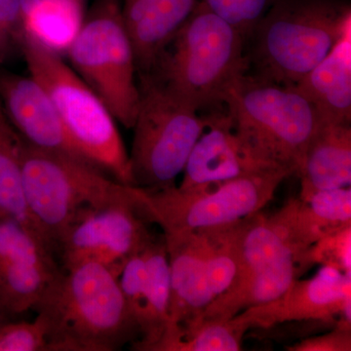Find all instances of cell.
I'll return each mask as SVG.
<instances>
[{"mask_svg":"<svg viewBox=\"0 0 351 351\" xmlns=\"http://www.w3.org/2000/svg\"><path fill=\"white\" fill-rule=\"evenodd\" d=\"M60 271L34 311L47 328L48 351H113L140 336L119 276L84 263Z\"/></svg>","mask_w":351,"mask_h":351,"instance_id":"cell-1","label":"cell"},{"mask_svg":"<svg viewBox=\"0 0 351 351\" xmlns=\"http://www.w3.org/2000/svg\"><path fill=\"white\" fill-rule=\"evenodd\" d=\"M351 27L343 0H276L252 34L248 73L295 86Z\"/></svg>","mask_w":351,"mask_h":351,"instance_id":"cell-2","label":"cell"},{"mask_svg":"<svg viewBox=\"0 0 351 351\" xmlns=\"http://www.w3.org/2000/svg\"><path fill=\"white\" fill-rule=\"evenodd\" d=\"M246 45L234 27L199 0L147 75L198 112H211L223 107L226 87L248 71Z\"/></svg>","mask_w":351,"mask_h":351,"instance_id":"cell-3","label":"cell"},{"mask_svg":"<svg viewBox=\"0 0 351 351\" xmlns=\"http://www.w3.org/2000/svg\"><path fill=\"white\" fill-rule=\"evenodd\" d=\"M221 103L233 128L256 156L299 174L322 122L304 95L246 71L226 87Z\"/></svg>","mask_w":351,"mask_h":351,"instance_id":"cell-4","label":"cell"},{"mask_svg":"<svg viewBox=\"0 0 351 351\" xmlns=\"http://www.w3.org/2000/svg\"><path fill=\"white\" fill-rule=\"evenodd\" d=\"M20 49L29 75L38 80L56 108L76 149L88 163L134 186L130 160L117 120L62 54L24 32Z\"/></svg>","mask_w":351,"mask_h":351,"instance_id":"cell-5","label":"cell"},{"mask_svg":"<svg viewBox=\"0 0 351 351\" xmlns=\"http://www.w3.org/2000/svg\"><path fill=\"white\" fill-rule=\"evenodd\" d=\"M21 162L27 207L53 252L85 212L101 209L133 195L134 186L110 179L86 161L43 151L23 138Z\"/></svg>","mask_w":351,"mask_h":351,"instance_id":"cell-6","label":"cell"},{"mask_svg":"<svg viewBox=\"0 0 351 351\" xmlns=\"http://www.w3.org/2000/svg\"><path fill=\"white\" fill-rule=\"evenodd\" d=\"M140 105L129 154L134 186H176L189 154L207 125L206 114L176 96L149 75H141Z\"/></svg>","mask_w":351,"mask_h":351,"instance_id":"cell-7","label":"cell"},{"mask_svg":"<svg viewBox=\"0 0 351 351\" xmlns=\"http://www.w3.org/2000/svg\"><path fill=\"white\" fill-rule=\"evenodd\" d=\"M292 173L276 168L189 189L136 186L138 210L164 234L197 232L237 223L260 212Z\"/></svg>","mask_w":351,"mask_h":351,"instance_id":"cell-8","label":"cell"},{"mask_svg":"<svg viewBox=\"0 0 351 351\" xmlns=\"http://www.w3.org/2000/svg\"><path fill=\"white\" fill-rule=\"evenodd\" d=\"M69 64L117 122L132 129L140 105L135 53L120 0H95L66 50Z\"/></svg>","mask_w":351,"mask_h":351,"instance_id":"cell-9","label":"cell"},{"mask_svg":"<svg viewBox=\"0 0 351 351\" xmlns=\"http://www.w3.org/2000/svg\"><path fill=\"white\" fill-rule=\"evenodd\" d=\"M145 221L138 210L136 186L128 199L85 212L58 245L64 269L97 263L119 277L127 261L154 239Z\"/></svg>","mask_w":351,"mask_h":351,"instance_id":"cell-10","label":"cell"},{"mask_svg":"<svg viewBox=\"0 0 351 351\" xmlns=\"http://www.w3.org/2000/svg\"><path fill=\"white\" fill-rule=\"evenodd\" d=\"M251 329H269L283 323L327 321L337 317L351 325V276L323 265L313 278L295 279L274 301L240 313Z\"/></svg>","mask_w":351,"mask_h":351,"instance_id":"cell-11","label":"cell"},{"mask_svg":"<svg viewBox=\"0 0 351 351\" xmlns=\"http://www.w3.org/2000/svg\"><path fill=\"white\" fill-rule=\"evenodd\" d=\"M205 114L207 125L189 154L178 188L193 189L280 168L252 152L233 128L225 107Z\"/></svg>","mask_w":351,"mask_h":351,"instance_id":"cell-12","label":"cell"},{"mask_svg":"<svg viewBox=\"0 0 351 351\" xmlns=\"http://www.w3.org/2000/svg\"><path fill=\"white\" fill-rule=\"evenodd\" d=\"M0 104L27 144L86 161L69 138L47 92L32 76L0 73Z\"/></svg>","mask_w":351,"mask_h":351,"instance_id":"cell-13","label":"cell"},{"mask_svg":"<svg viewBox=\"0 0 351 351\" xmlns=\"http://www.w3.org/2000/svg\"><path fill=\"white\" fill-rule=\"evenodd\" d=\"M164 241L169 261L171 284L167 329L186 328L193 324L213 301L206 285V232L168 233L164 234Z\"/></svg>","mask_w":351,"mask_h":351,"instance_id":"cell-14","label":"cell"},{"mask_svg":"<svg viewBox=\"0 0 351 351\" xmlns=\"http://www.w3.org/2000/svg\"><path fill=\"white\" fill-rule=\"evenodd\" d=\"M199 0H124L122 16L140 75L151 73Z\"/></svg>","mask_w":351,"mask_h":351,"instance_id":"cell-15","label":"cell"},{"mask_svg":"<svg viewBox=\"0 0 351 351\" xmlns=\"http://www.w3.org/2000/svg\"><path fill=\"white\" fill-rule=\"evenodd\" d=\"M322 120L351 122V27L323 61L295 86Z\"/></svg>","mask_w":351,"mask_h":351,"instance_id":"cell-16","label":"cell"},{"mask_svg":"<svg viewBox=\"0 0 351 351\" xmlns=\"http://www.w3.org/2000/svg\"><path fill=\"white\" fill-rule=\"evenodd\" d=\"M301 195L351 184L350 123L322 120L307 147L299 174Z\"/></svg>","mask_w":351,"mask_h":351,"instance_id":"cell-17","label":"cell"},{"mask_svg":"<svg viewBox=\"0 0 351 351\" xmlns=\"http://www.w3.org/2000/svg\"><path fill=\"white\" fill-rule=\"evenodd\" d=\"M302 270L297 258H289L253 274L235 277L230 287L214 299L191 325L204 321L228 320L250 307L274 301L287 290Z\"/></svg>","mask_w":351,"mask_h":351,"instance_id":"cell-18","label":"cell"},{"mask_svg":"<svg viewBox=\"0 0 351 351\" xmlns=\"http://www.w3.org/2000/svg\"><path fill=\"white\" fill-rule=\"evenodd\" d=\"M147 281L140 336L133 348L151 351L169 326L170 269L165 241L152 239L145 248Z\"/></svg>","mask_w":351,"mask_h":351,"instance_id":"cell-19","label":"cell"},{"mask_svg":"<svg viewBox=\"0 0 351 351\" xmlns=\"http://www.w3.org/2000/svg\"><path fill=\"white\" fill-rule=\"evenodd\" d=\"M85 0H21L23 29L56 52H66L85 18Z\"/></svg>","mask_w":351,"mask_h":351,"instance_id":"cell-20","label":"cell"},{"mask_svg":"<svg viewBox=\"0 0 351 351\" xmlns=\"http://www.w3.org/2000/svg\"><path fill=\"white\" fill-rule=\"evenodd\" d=\"M21 145L22 138L7 119L0 104V212L20 221L54 254L27 207L23 184Z\"/></svg>","mask_w":351,"mask_h":351,"instance_id":"cell-21","label":"cell"},{"mask_svg":"<svg viewBox=\"0 0 351 351\" xmlns=\"http://www.w3.org/2000/svg\"><path fill=\"white\" fill-rule=\"evenodd\" d=\"M295 223L307 246L351 226V189H324L294 198Z\"/></svg>","mask_w":351,"mask_h":351,"instance_id":"cell-22","label":"cell"},{"mask_svg":"<svg viewBox=\"0 0 351 351\" xmlns=\"http://www.w3.org/2000/svg\"><path fill=\"white\" fill-rule=\"evenodd\" d=\"M249 330L250 325L241 313L228 320L172 327L151 351H239Z\"/></svg>","mask_w":351,"mask_h":351,"instance_id":"cell-23","label":"cell"},{"mask_svg":"<svg viewBox=\"0 0 351 351\" xmlns=\"http://www.w3.org/2000/svg\"><path fill=\"white\" fill-rule=\"evenodd\" d=\"M60 271L34 263L0 265V308L8 317L34 309Z\"/></svg>","mask_w":351,"mask_h":351,"instance_id":"cell-24","label":"cell"},{"mask_svg":"<svg viewBox=\"0 0 351 351\" xmlns=\"http://www.w3.org/2000/svg\"><path fill=\"white\" fill-rule=\"evenodd\" d=\"M242 219L204 230L208 239L206 285L212 300L230 287L239 271V237Z\"/></svg>","mask_w":351,"mask_h":351,"instance_id":"cell-25","label":"cell"},{"mask_svg":"<svg viewBox=\"0 0 351 351\" xmlns=\"http://www.w3.org/2000/svg\"><path fill=\"white\" fill-rule=\"evenodd\" d=\"M34 263L57 267L47 248L24 225L0 212V265Z\"/></svg>","mask_w":351,"mask_h":351,"instance_id":"cell-26","label":"cell"},{"mask_svg":"<svg viewBox=\"0 0 351 351\" xmlns=\"http://www.w3.org/2000/svg\"><path fill=\"white\" fill-rule=\"evenodd\" d=\"M211 12L243 36L247 44L263 16L276 0H200Z\"/></svg>","mask_w":351,"mask_h":351,"instance_id":"cell-27","label":"cell"},{"mask_svg":"<svg viewBox=\"0 0 351 351\" xmlns=\"http://www.w3.org/2000/svg\"><path fill=\"white\" fill-rule=\"evenodd\" d=\"M351 226L326 235L307 249L302 258V269L322 263L351 276Z\"/></svg>","mask_w":351,"mask_h":351,"instance_id":"cell-28","label":"cell"},{"mask_svg":"<svg viewBox=\"0 0 351 351\" xmlns=\"http://www.w3.org/2000/svg\"><path fill=\"white\" fill-rule=\"evenodd\" d=\"M0 351H48L47 328L40 316L32 322L0 324Z\"/></svg>","mask_w":351,"mask_h":351,"instance_id":"cell-29","label":"cell"},{"mask_svg":"<svg viewBox=\"0 0 351 351\" xmlns=\"http://www.w3.org/2000/svg\"><path fill=\"white\" fill-rule=\"evenodd\" d=\"M145 250V249H144ZM144 250L132 256L119 277L120 288L128 307L129 313L138 325L140 332L141 320L144 309L147 265Z\"/></svg>","mask_w":351,"mask_h":351,"instance_id":"cell-30","label":"cell"},{"mask_svg":"<svg viewBox=\"0 0 351 351\" xmlns=\"http://www.w3.org/2000/svg\"><path fill=\"white\" fill-rule=\"evenodd\" d=\"M21 0H0V60L22 40Z\"/></svg>","mask_w":351,"mask_h":351,"instance_id":"cell-31","label":"cell"},{"mask_svg":"<svg viewBox=\"0 0 351 351\" xmlns=\"http://www.w3.org/2000/svg\"><path fill=\"white\" fill-rule=\"evenodd\" d=\"M289 351H350L351 327L339 322L331 332L301 339L286 346Z\"/></svg>","mask_w":351,"mask_h":351,"instance_id":"cell-32","label":"cell"},{"mask_svg":"<svg viewBox=\"0 0 351 351\" xmlns=\"http://www.w3.org/2000/svg\"><path fill=\"white\" fill-rule=\"evenodd\" d=\"M7 320H9L8 316H7L6 314L1 311V308H0V324H2V323L5 322Z\"/></svg>","mask_w":351,"mask_h":351,"instance_id":"cell-33","label":"cell"}]
</instances>
